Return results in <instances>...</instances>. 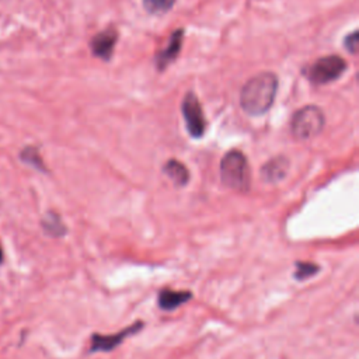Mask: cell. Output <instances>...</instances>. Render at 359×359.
Here are the masks:
<instances>
[{
    "label": "cell",
    "instance_id": "30bf717a",
    "mask_svg": "<svg viewBox=\"0 0 359 359\" xmlns=\"http://www.w3.org/2000/svg\"><path fill=\"white\" fill-rule=\"evenodd\" d=\"M181 44H183V30H178L172 35L167 46L156 57V65L160 69H165L177 58V55L181 50Z\"/></svg>",
    "mask_w": 359,
    "mask_h": 359
},
{
    "label": "cell",
    "instance_id": "2e32d148",
    "mask_svg": "<svg viewBox=\"0 0 359 359\" xmlns=\"http://www.w3.org/2000/svg\"><path fill=\"white\" fill-rule=\"evenodd\" d=\"M345 48L349 50L351 54H356L358 50V33L353 31L351 35L345 38Z\"/></svg>",
    "mask_w": 359,
    "mask_h": 359
},
{
    "label": "cell",
    "instance_id": "7a4b0ae2",
    "mask_svg": "<svg viewBox=\"0 0 359 359\" xmlns=\"http://www.w3.org/2000/svg\"><path fill=\"white\" fill-rule=\"evenodd\" d=\"M222 184L236 192H247L251 185V173L246 156L240 150H230L221 162Z\"/></svg>",
    "mask_w": 359,
    "mask_h": 359
},
{
    "label": "cell",
    "instance_id": "6da1fadb",
    "mask_svg": "<svg viewBox=\"0 0 359 359\" xmlns=\"http://www.w3.org/2000/svg\"><path fill=\"white\" fill-rule=\"evenodd\" d=\"M278 79L273 73H260L250 79L240 94V104L250 116L266 114L275 100Z\"/></svg>",
    "mask_w": 359,
    "mask_h": 359
},
{
    "label": "cell",
    "instance_id": "7c38bea8",
    "mask_svg": "<svg viewBox=\"0 0 359 359\" xmlns=\"http://www.w3.org/2000/svg\"><path fill=\"white\" fill-rule=\"evenodd\" d=\"M41 225H42L44 232L53 237H61L66 233V228H65L61 217L55 212H48L44 217Z\"/></svg>",
    "mask_w": 359,
    "mask_h": 359
},
{
    "label": "cell",
    "instance_id": "52a82bcc",
    "mask_svg": "<svg viewBox=\"0 0 359 359\" xmlns=\"http://www.w3.org/2000/svg\"><path fill=\"white\" fill-rule=\"evenodd\" d=\"M118 34L114 28H109L97 34L91 41V49L94 55H97L101 59L109 61L114 53V48L117 44Z\"/></svg>",
    "mask_w": 359,
    "mask_h": 359
},
{
    "label": "cell",
    "instance_id": "e0dca14e",
    "mask_svg": "<svg viewBox=\"0 0 359 359\" xmlns=\"http://www.w3.org/2000/svg\"><path fill=\"white\" fill-rule=\"evenodd\" d=\"M3 261V255H2V250H0V263Z\"/></svg>",
    "mask_w": 359,
    "mask_h": 359
},
{
    "label": "cell",
    "instance_id": "277c9868",
    "mask_svg": "<svg viewBox=\"0 0 359 359\" xmlns=\"http://www.w3.org/2000/svg\"><path fill=\"white\" fill-rule=\"evenodd\" d=\"M347 69V64L337 55L320 58L309 71V79L316 84L330 83L338 79Z\"/></svg>",
    "mask_w": 359,
    "mask_h": 359
},
{
    "label": "cell",
    "instance_id": "5b68a950",
    "mask_svg": "<svg viewBox=\"0 0 359 359\" xmlns=\"http://www.w3.org/2000/svg\"><path fill=\"white\" fill-rule=\"evenodd\" d=\"M183 116L188 134L195 139L203 136L207 121H205L201 104L194 93H188L183 101Z\"/></svg>",
    "mask_w": 359,
    "mask_h": 359
},
{
    "label": "cell",
    "instance_id": "3957f363",
    "mask_svg": "<svg viewBox=\"0 0 359 359\" xmlns=\"http://www.w3.org/2000/svg\"><path fill=\"white\" fill-rule=\"evenodd\" d=\"M326 124L324 114L315 106H307L299 110L291 121L292 135L299 140H309L317 136Z\"/></svg>",
    "mask_w": 359,
    "mask_h": 359
},
{
    "label": "cell",
    "instance_id": "ba28073f",
    "mask_svg": "<svg viewBox=\"0 0 359 359\" xmlns=\"http://www.w3.org/2000/svg\"><path fill=\"white\" fill-rule=\"evenodd\" d=\"M289 172V160L285 156H277L268 160L261 169V177L268 184L281 183Z\"/></svg>",
    "mask_w": 359,
    "mask_h": 359
},
{
    "label": "cell",
    "instance_id": "5bb4252c",
    "mask_svg": "<svg viewBox=\"0 0 359 359\" xmlns=\"http://www.w3.org/2000/svg\"><path fill=\"white\" fill-rule=\"evenodd\" d=\"M176 0H143L145 9L150 13H165L169 12Z\"/></svg>",
    "mask_w": 359,
    "mask_h": 359
},
{
    "label": "cell",
    "instance_id": "8992f818",
    "mask_svg": "<svg viewBox=\"0 0 359 359\" xmlns=\"http://www.w3.org/2000/svg\"><path fill=\"white\" fill-rule=\"evenodd\" d=\"M142 327H143V323L142 322H136L135 324L121 330L117 334H109V335L93 334L90 352H110V351L116 349L118 345H121L125 338L131 337L132 334L139 333Z\"/></svg>",
    "mask_w": 359,
    "mask_h": 359
},
{
    "label": "cell",
    "instance_id": "8fae6325",
    "mask_svg": "<svg viewBox=\"0 0 359 359\" xmlns=\"http://www.w3.org/2000/svg\"><path fill=\"white\" fill-rule=\"evenodd\" d=\"M165 174L177 185L184 187L190 181V172L188 169L178 160H169L163 167Z\"/></svg>",
    "mask_w": 359,
    "mask_h": 359
},
{
    "label": "cell",
    "instance_id": "9c48e42d",
    "mask_svg": "<svg viewBox=\"0 0 359 359\" xmlns=\"http://www.w3.org/2000/svg\"><path fill=\"white\" fill-rule=\"evenodd\" d=\"M192 299V293L190 291H174L166 288L159 295V306L162 311H176L177 307L185 304Z\"/></svg>",
    "mask_w": 359,
    "mask_h": 359
},
{
    "label": "cell",
    "instance_id": "9a60e30c",
    "mask_svg": "<svg viewBox=\"0 0 359 359\" xmlns=\"http://www.w3.org/2000/svg\"><path fill=\"white\" fill-rule=\"evenodd\" d=\"M319 267L313 263H297L296 264V271H295V278L297 281H304L309 279L313 275H316L319 273Z\"/></svg>",
    "mask_w": 359,
    "mask_h": 359
},
{
    "label": "cell",
    "instance_id": "4fadbf2b",
    "mask_svg": "<svg viewBox=\"0 0 359 359\" xmlns=\"http://www.w3.org/2000/svg\"><path fill=\"white\" fill-rule=\"evenodd\" d=\"M20 158H21V160H23L24 163H27V165L35 167L37 170L46 172L45 165H44V162H42V159H41V156H39L38 149H35V147H33V146H28V147H26V149L21 151Z\"/></svg>",
    "mask_w": 359,
    "mask_h": 359
}]
</instances>
